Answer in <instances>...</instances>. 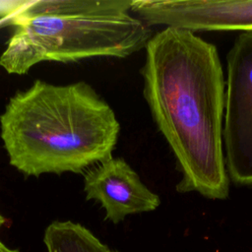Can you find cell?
<instances>
[{
    "mask_svg": "<svg viewBox=\"0 0 252 252\" xmlns=\"http://www.w3.org/2000/svg\"><path fill=\"white\" fill-rule=\"evenodd\" d=\"M145 48L143 93L181 173L177 191L226 199L225 81L217 47L195 32L165 27Z\"/></svg>",
    "mask_w": 252,
    "mask_h": 252,
    "instance_id": "obj_1",
    "label": "cell"
},
{
    "mask_svg": "<svg viewBox=\"0 0 252 252\" xmlns=\"http://www.w3.org/2000/svg\"><path fill=\"white\" fill-rule=\"evenodd\" d=\"M9 162L29 176L80 173L112 157L120 124L86 82L35 80L15 94L0 116Z\"/></svg>",
    "mask_w": 252,
    "mask_h": 252,
    "instance_id": "obj_2",
    "label": "cell"
},
{
    "mask_svg": "<svg viewBox=\"0 0 252 252\" xmlns=\"http://www.w3.org/2000/svg\"><path fill=\"white\" fill-rule=\"evenodd\" d=\"M132 0H39L11 15L14 27L0 66L23 75L43 61L125 58L146 47L149 25L131 13Z\"/></svg>",
    "mask_w": 252,
    "mask_h": 252,
    "instance_id": "obj_3",
    "label": "cell"
},
{
    "mask_svg": "<svg viewBox=\"0 0 252 252\" xmlns=\"http://www.w3.org/2000/svg\"><path fill=\"white\" fill-rule=\"evenodd\" d=\"M222 146L235 185L252 187V32H241L227 57Z\"/></svg>",
    "mask_w": 252,
    "mask_h": 252,
    "instance_id": "obj_4",
    "label": "cell"
},
{
    "mask_svg": "<svg viewBox=\"0 0 252 252\" xmlns=\"http://www.w3.org/2000/svg\"><path fill=\"white\" fill-rule=\"evenodd\" d=\"M131 13L150 27L252 32V0H132Z\"/></svg>",
    "mask_w": 252,
    "mask_h": 252,
    "instance_id": "obj_5",
    "label": "cell"
},
{
    "mask_svg": "<svg viewBox=\"0 0 252 252\" xmlns=\"http://www.w3.org/2000/svg\"><path fill=\"white\" fill-rule=\"evenodd\" d=\"M87 200L99 203L105 220L113 223L127 216L155 211L160 205L158 195L141 180L139 174L120 158H109L84 174Z\"/></svg>",
    "mask_w": 252,
    "mask_h": 252,
    "instance_id": "obj_6",
    "label": "cell"
},
{
    "mask_svg": "<svg viewBox=\"0 0 252 252\" xmlns=\"http://www.w3.org/2000/svg\"><path fill=\"white\" fill-rule=\"evenodd\" d=\"M43 242L47 252H110L91 230L71 220H55L45 228Z\"/></svg>",
    "mask_w": 252,
    "mask_h": 252,
    "instance_id": "obj_7",
    "label": "cell"
},
{
    "mask_svg": "<svg viewBox=\"0 0 252 252\" xmlns=\"http://www.w3.org/2000/svg\"><path fill=\"white\" fill-rule=\"evenodd\" d=\"M28 1H0V17H10L27 5Z\"/></svg>",
    "mask_w": 252,
    "mask_h": 252,
    "instance_id": "obj_8",
    "label": "cell"
},
{
    "mask_svg": "<svg viewBox=\"0 0 252 252\" xmlns=\"http://www.w3.org/2000/svg\"><path fill=\"white\" fill-rule=\"evenodd\" d=\"M0 252H20L18 249H12L6 246L4 243L0 241Z\"/></svg>",
    "mask_w": 252,
    "mask_h": 252,
    "instance_id": "obj_9",
    "label": "cell"
},
{
    "mask_svg": "<svg viewBox=\"0 0 252 252\" xmlns=\"http://www.w3.org/2000/svg\"><path fill=\"white\" fill-rule=\"evenodd\" d=\"M5 223V219H4V217L0 214V228L2 227V225Z\"/></svg>",
    "mask_w": 252,
    "mask_h": 252,
    "instance_id": "obj_10",
    "label": "cell"
},
{
    "mask_svg": "<svg viewBox=\"0 0 252 252\" xmlns=\"http://www.w3.org/2000/svg\"><path fill=\"white\" fill-rule=\"evenodd\" d=\"M110 252H119V251H116V250H111Z\"/></svg>",
    "mask_w": 252,
    "mask_h": 252,
    "instance_id": "obj_11",
    "label": "cell"
}]
</instances>
